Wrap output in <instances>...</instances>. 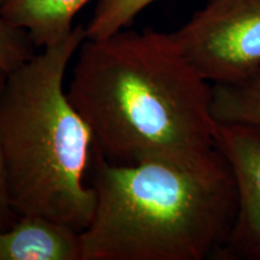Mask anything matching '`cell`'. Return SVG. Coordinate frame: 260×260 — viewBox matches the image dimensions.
I'll return each mask as SVG.
<instances>
[{"label": "cell", "mask_w": 260, "mask_h": 260, "mask_svg": "<svg viewBox=\"0 0 260 260\" xmlns=\"http://www.w3.org/2000/svg\"><path fill=\"white\" fill-rule=\"evenodd\" d=\"M79 51L68 95L106 160L193 164L216 151L212 83L171 32L121 30Z\"/></svg>", "instance_id": "6da1fadb"}, {"label": "cell", "mask_w": 260, "mask_h": 260, "mask_svg": "<svg viewBox=\"0 0 260 260\" xmlns=\"http://www.w3.org/2000/svg\"><path fill=\"white\" fill-rule=\"evenodd\" d=\"M82 260H203L229 236L237 187L218 149L193 164H115L94 149Z\"/></svg>", "instance_id": "7a4b0ae2"}, {"label": "cell", "mask_w": 260, "mask_h": 260, "mask_svg": "<svg viewBox=\"0 0 260 260\" xmlns=\"http://www.w3.org/2000/svg\"><path fill=\"white\" fill-rule=\"evenodd\" d=\"M87 39L77 25L11 73L0 98V145L11 206L83 232L95 210L87 183L94 153L89 125L64 92L74 54Z\"/></svg>", "instance_id": "3957f363"}, {"label": "cell", "mask_w": 260, "mask_h": 260, "mask_svg": "<svg viewBox=\"0 0 260 260\" xmlns=\"http://www.w3.org/2000/svg\"><path fill=\"white\" fill-rule=\"evenodd\" d=\"M171 34L210 83L236 82L260 65V0H209Z\"/></svg>", "instance_id": "277c9868"}, {"label": "cell", "mask_w": 260, "mask_h": 260, "mask_svg": "<svg viewBox=\"0 0 260 260\" xmlns=\"http://www.w3.org/2000/svg\"><path fill=\"white\" fill-rule=\"evenodd\" d=\"M214 141L232 169L237 187L232 232L214 255L260 260V135L241 125L217 123Z\"/></svg>", "instance_id": "5b68a950"}, {"label": "cell", "mask_w": 260, "mask_h": 260, "mask_svg": "<svg viewBox=\"0 0 260 260\" xmlns=\"http://www.w3.org/2000/svg\"><path fill=\"white\" fill-rule=\"evenodd\" d=\"M0 260H82L81 232L42 216H21L0 230Z\"/></svg>", "instance_id": "8992f818"}, {"label": "cell", "mask_w": 260, "mask_h": 260, "mask_svg": "<svg viewBox=\"0 0 260 260\" xmlns=\"http://www.w3.org/2000/svg\"><path fill=\"white\" fill-rule=\"evenodd\" d=\"M90 0H9L0 16L10 24L25 30L35 47H47L74 30L77 12Z\"/></svg>", "instance_id": "52a82bcc"}, {"label": "cell", "mask_w": 260, "mask_h": 260, "mask_svg": "<svg viewBox=\"0 0 260 260\" xmlns=\"http://www.w3.org/2000/svg\"><path fill=\"white\" fill-rule=\"evenodd\" d=\"M211 111L216 123L241 125L260 135V65L236 82L212 84Z\"/></svg>", "instance_id": "ba28073f"}, {"label": "cell", "mask_w": 260, "mask_h": 260, "mask_svg": "<svg viewBox=\"0 0 260 260\" xmlns=\"http://www.w3.org/2000/svg\"><path fill=\"white\" fill-rule=\"evenodd\" d=\"M155 0H100L86 27L87 39L98 40L121 31Z\"/></svg>", "instance_id": "9c48e42d"}, {"label": "cell", "mask_w": 260, "mask_h": 260, "mask_svg": "<svg viewBox=\"0 0 260 260\" xmlns=\"http://www.w3.org/2000/svg\"><path fill=\"white\" fill-rule=\"evenodd\" d=\"M35 48L27 31L0 16V69L6 74L17 69L37 54Z\"/></svg>", "instance_id": "30bf717a"}, {"label": "cell", "mask_w": 260, "mask_h": 260, "mask_svg": "<svg viewBox=\"0 0 260 260\" xmlns=\"http://www.w3.org/2000/svg\"><path fill=\"white\" fill-rule=\"evenodd\" d=\"M6 81V73L0 69V98ZM18 219V216L12 209L11 201L8 189V181H6V172L3 158L2 145H0V230L8 229Z\"/></svg>", "instance_id": "8fae6325"}, {"label": "cell", "mask_w": 260, "mask_h": 260, "mask_svg": "<svg viewBox=\"0 0 260 260\" xmlns=\"http://www.w3.org/2000/svg\"><path fill=\"white\" fill-rule=\"evenodd\" d=\"M8 2H9V0H0V8H2V6L4 4H6Z\"/></svg>", "instance_id": "7c38bea8"}]
</instances>
